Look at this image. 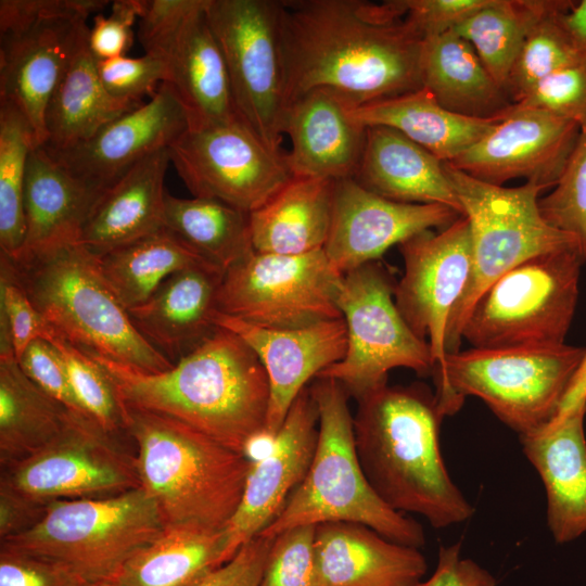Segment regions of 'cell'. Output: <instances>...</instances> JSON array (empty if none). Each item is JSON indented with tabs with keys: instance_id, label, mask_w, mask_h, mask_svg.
I'll use <instances>...</instances> for the list:
<instances>
[{
	"instance_id": "obj_21",
	"label": "cell",
	"mask_w": 586,
	"mask_h": 586,
	"mask_svg": "<svg viewBox=\"0 0 586 586\" xmlns=\"http://www.w3.org/2000/svg\"><path fill=\"white\" fill-rule=\"evenodd\" d=\"M318 423L317 404L308 385L269 438L268 451L252 463L238 510L222 531L226 562L275 520L305 477L317 446Z\"/></svg>"
},
{
	"instance_id": "obj_10",
	"label": "cell",
	"mask_w": 586,
	"mask_h": 586,
	"mask_svg": "<svg viewBox=\"0 0 586 586\" xmlns=\"http://www.w3.org/2000/svg\"><path fill=\"white\" fill-rule=\"evenodd\" d=\"M582 249L536 255L496 280L462 330L474 348L563 344L578 298Z\"/></svg>"
},
{
	"instance_id": "obj_55",
	"label": "cell",
	"mask_w": 586,
	"mask_h": 586,
	"mask_svg": "<svg viewBox=\"0 0 586 586\" xmlns=\"http://www.w3.org/2000/svg\"><path fill=\"white\" fill-rule=\"evenodd\" d=\"M48 505L0 484V540L33 528L43 518Z\"/></svg>"
},
{
	"instance_id": "obj_33",
	"label": "cell",
	"mask_w": 586,
	"mask_h": 586,
	"mask_svg": "<svg viewBox=\"0 0 586 586\" xmlns=\"http://www.w3.org/2000/svg\"><path fill=\"white\" fill-rule=\"evenodd\" d=\"M421 80L445 109L460 115L494 118L513 104L473 47L454 30L423 41Z\"/></svg>"
},
{
	"instance_id": "obj_17",
	"label": "cell",
	"mask_w": 586,
	"mask_h": 586,
	"mask_svg": "<svg viewBox=\"0 0 586 586\" xmlns=\"http://www.w3.org/2000/svg\"><path fill=\"white\" fill-rule=\"evenodd\" d=\"M398 247L404 273L395 285V304L412 332L429 343L435 372L445 366L449 318L470 279V226L460 216L448 227L422 231Z\"/></svg>"
},
{
	"instance_id": "obj_50",
	"label": "cell",
	"mask_w": 586,
	"mask_h": 586,
	"mask_svg": "<svg viewBox=\"0 0 586 586\" xmlns=\"http://www.w3.org/2000/svg\"><path fill=\"white\" fill-rule=\"evenodd\" d=\"M206 3L207 0H141L138 39L145 53H155Z\"/></svg>"
},
{
	"instance_id": "obj_11",
	"label": "cell",
	"mask_w": 586,
	"mask_h": 586,
	"mask_svg": "<svg viewBox=\"0 0 586 586\" xmlns=\"http://www.w3.org/2000/svg\"><path fill=\"white\" fill-rule=\"evenodd\" d=\"M99 10L97 0L0 1V99L26 116L38 146L49 101Z\"/></svg>"
},
{
	"instance_id": "obj_7",
	"label": "cell",
	"mask_w": 586,
	"mask_h": 586,
	"mask_svg": "<svg viewBox=\"0 0 586 586\" xmlns=\"http://www.w3.org/2000/svg\"><path fill=\"white\" fill-rule=\"evenodd\" d=\"M585 358V347L565 343L458 351L433 373L435 396L445 416L475 396L519 436L530 434L558 415Z\"/></svg>"
},
{
	"instance_id": "obj_1",
	"label": "cell",
	"mask_w": 586,
	"mask_h": 586,
	"mask_svg": "<svg viewBox=\"0 0 586 586\" xmlns=\"http://www.w3.org/2000/svg\"><path fill=\"white\" fill-rule=\"evenodd\" d=\"M405 15L403 0L282 1L288 105L318 88L355 105L422 88L424 40Z\"/></svg>"
},
{
	"instance_id": "obj_25",
	"label": "cell",
	"mask_w": 586,
	"mask_h": 586,
	"mask_svg": "<svg viewBox=\"0 0 586 586\" xmlns=\"http://www.w3.org/2000/svg\"><path fill=\"white\" fill-rule=\"evenodd\" d=\"M317 586H417L428 570L418 548L345 521L316 525Z\"/></svg>"
},
{
	"instance_id": "obj_9",
	"label": "cell",
	"mask_w": 586,
	"mask_h": 586,
	"mask_svg": "<svg viewBox=\"0 0 586 586\" xmlns=\"http://www.w3.org/2000/svg\"><path fill=\"white\" fill-rule=\"evenodd\" d=\"M165 527L156 502L140 486L110 497L50 502L33 528L0 544L62 563L94 582L112 578Z\"/></svg>"
},
{
	"instance_id": "obj_2",
	"label": "cell",
	"mask_w": 586,
	"mask_h": 586,
	"mask_svg": "<svg viewBox=\"0 0 586 586\" xmlns=\"http://www.w3.org/2000/svg\"><path fill=\"white\" fill-rule=\"evenodd\" d=\"M86 353L104 369L124 405L181 422L245 455L265 433L270 402L266 370L230 330L217 327L162 372Z\"/></svg>"
},
{
	"instance_id": "obj_43",
	"label": "cell",
	"mask_w": 586,
	"mask_h": 586,
	"mask_svg": "<svg viewBox=\"0 0 586 586\" xmlns=\"http://www.w3.org/2000/svg\"><path fill=\"white\" fill-rule=\"evenodd\" d=\"M53 329L31 303L11 258L0 254V359L15 358Z\"/></svg>"
},
{
	"instance_id": "obj_13",
	"label": "cell",
	"mask_w": 586,
	"mask_h": 586,
	"mask_svg": "<svg viewBox=\"0 0 586 586\" xmlns=\"http://www.w3.org/2000/svg\"><path fill=\"white\" fill-rule=\"evenodd\" d=\"M206 15L239 116L270 149L282 152L288 107L282 1L208 0Z\"/></svg>"
},
{
	"instance_id": "obj_4",
	"label": "cell",
	"mask_w": 586,
	"mask_h": 586,
	"mask_svg": "<svg viewBox=\"0 0 586 586\" xmlns=\"http://www.w3.org/2000/svg\"><path fill=\"white\" fill-rule=\"evenodd\" d=\"M122 405L141 486L165 526L224 531L240 505L250 456L170 418Z\"/></svg>"
},
{
	"instance_id": "obj_6",
	"label": "cell",
	"mask_w": 586,
	"mask_h": 586,
	"mask_svg": "<svg viewBox=\"0 0 586 586\" xmlns=\"http://www.w3.org/2000/svg\"><path fill=\"white\" fill-rule=\"evenodd\" d=\"M12 262L36 309L73 345L145 372L173 367L138 332L101 275L97 256L79 243Z\"/></svg>"
},
{
	"instance_id": "obj_44",
	"label": "cell",
	"mask_w": 586,
	"mask_h": 586,
	"mask_svg": "<svg viewBox=\"0 0 586 586\" xmlns=\"http://www.w3.org/2000/svg\"><path fill=\"white\" fill-rule=\"evenodd\" d=\"M538 207L552 227L575 235L586 250V120L552 191Z\"/></svg>"
},
{
	"instance_id": "obj_23",
	"label": "cell",
	"mask_w": 586,
	"mask_h": 586,
	"mask_svg": "<svg viewBox=\"0 0 586 586\" xmlns=\"http://www.w3.org/2000/svg\"><path fill=\"white\" fill-rule=\"evenodd\" d=\"M354 105L326 88L309 90L289 103L283 133L291 140L285 160L293 176L354 178L367 130L353 116Z\"/></svg>"
},
{
	"instance_id": "obj_38",
	"label": "cell",
	"mask_w": 586,
	"mask_h": 586,
	"mask_svg": "<svg viewBox=\"0 0 586 586\" xmlns=\"http://www.w3.org/2000/svg\"><path fill=\"white\" fill-rule=\"evenodd\" d=\"M164 228L224 272L254 252L249 213L214 199L166 193Z\"/></svg>"
},
{
	"instance_id": "obj_47",
	"label": "cell",
	"mask_w": 586,
	"mask_h": 586,
	"mask_svg": "<svg viewBox=\"0 0 586 586\" xmlns=\"http://www.w3.org/2000/svg\"><path fill=\"white\" fill-rule=\"evenodd\" d=\"M98 72L112 97L133 103H141L142 97L152 95L161 84L169 81L166 61L148 53L98 61Z\"/></svg>"
},
{
	"instance_id": "obj_5",
	"label": "cell",
	"mask_w": 586,
	"mask_h": 586,
	"mask_svg": "<svg viewBox=\"0 0 586 586\" xmlns=\"http://www.w3.org/2000/svg\"><path fill=\"white\" fill-rule=\"evenodd\" d=\"M309 388L319 413L310 467L260 534L276 537L300 525L345 521L367 525L394 543L423 547L422 525L384 504L364 474L355 449L347 391L330 378H316Z\"/></svg>"
},
{
	"instance_id": "obj_27",
	"label": "cell",
	"mask_w": 586,
	"mask_h": 586,
	"mask_svg": "<svg viewBox=\"0 0 586 586\" xmlns=\"http://www.w3.org/2000/svg\"><path fill=\"white\" fill-rule=\"evenodd\" d=\"M207 4L152 54L166 61L168 82L174 86L187 111L189 128L227 124L241 118L221 49L208 23Z\"/></svg>"
},
{
	"instance_id": "obj_45",
	"label": "cell",
	"mask_w": 586,
	"mask_h": 586,
	"mask_svg": "<svg viewBox=\"0 0 586 586\" xmlns=\"http://www.w3.org/2000/svg\"><path fill=\"white\" fill-rule=\"evenodd\" d=\"M316 525H300L278 534L259 586H317Z\"/></svg>"
},
{
	"instance_id": "obj_16",
	"label": "cell",
	"mask_w": 586,
	"mask_h": 586,
	"mask_svg": "<svg viewBox=\"0 0 586 586\" xmlns=\"http://www.w3.org/2000/svg\"><path fill=\"white\" fill-rule=\"evenodd\" d=\"M85 415L72 413L65 430L34 455L1 468L0 484L43 504L102 498L141 486L136 457Z\"/></svg>"
},
{
	"instance_id": "obj_57",
	"label": "cell",
	"mask_w": 586,
	"mask_h": 586,
	"mask_svg": "<svg viewBox=\"0 0 586 586\" xmlns=\"http://www.w3.org/2000/svg\"><path fill=\"white\" fill-rule=\"evenodd\" d=\"M81 586H114V585L111 581L104 579V581L86 582Z\"/></svg>"
},
{
	"instance_id": "obj_49",
	"label": "cell",
	"mask_w": 586,
	"mask_h": 586,
	"mask_svg": "<svg viewBox=\"0 0 586 586\" xmlns=\"http://www.w3.org/2000/svg\"><path fill=\"white\" fill-rule=\"evenodd\" d=\"M85 583L62 563L0 544V586H81Z\"/></svg>"
},
{
	"instance_id": "obj_3",
	"label": "cell",
	"mask_w": 586,
	"mask_h": 586,
	"mask_svg": "<svg viewBox=\"0 0 586 586\" xmlns=\"http://www.w3.org/2000/svg\"><path fill=\"white\" fill-rule=\"evenodd\" d=\"M444 417L420 383L380 386L357 399L353 416L357 458L372 489L393 510L419 514L436 530L474 513L441 453Z\"/></svg>"
},
{
	"instance_id": "obj_14",
	"label": "cell",
	"mask_w": 586,
	"mask_h": 586,
	"mask_svg": "<svg viewBox=\"0 0 586 586\" xmlns=\"http://www.w3.org/2000/svg\"><path fill=\"white\" fill-rule=\"evenodd\" d=\"M343 275L323 250L301 255L253 252L224 273L217 310L266 329H298L342 318Z\"/></svg>"
},
{
	"instance_id": "obj_46",
	"label": "cell",
	"mask_w": 586,
	"mask_h": 586,
	"mask_svg": "<svg viewBox=\"0 0 586 586\" xmlns=\"http://www.w3.org/2000/svg\"><path fill=\"white\" fill-rule=\"evenodd\" d=\"M513 104L548 112L581 126L586 120V63L581 61L550 74Z\"/></svg>"
},
{
	"instance_id": "obj_28",
	"label": "cell",
	"mask_w": 586,
	"mask_h": 586,
	"mask_svg": "<svg viewBox=\"0 0 586 586\" xmlns=\"http://www.w3.org/2000/svg\"><path fill=\"white\" fill-rule=\"evenodd\" d=\"M103 193L104 190L74 176L44 148H35L28 157L24 188L25 240L13 260L78 243L81 229Z\"/></svg>"
},
{
	"instance_id": "obj_30",
	"label": "cell",
	"mask_w": 586,
	"mask_h": 586,
	"mask_svg": "<svg viewBox=\"0 0 586 586\" xmlns=\"http://www.w3.org/2000/svg\"><path fill=\"white\" fill-rule=\"evenodd\" d=\"M169 163L168 149L157 151L105 190L78 243L99 256L164 228V180Z\"/></svg>"
},
{
	"instance_id": "obj_39",
	"label": "cell",
	"mask_w": 586,
	"mask_h": 586,
	"mask_svg": "<svg viewBox=\"0 0 586 586\" xmlns=\"http://www.w3.org/2000/svg\"><path fill=\"white\" fill-rule=\"evenodd\" d=\"M565 3L563 0H491L453 30L473 47L489 74L505 89L528 33L544 16Z\"/></svg>"
},
{
	"instance_id": "obj_54",
	"label": "cell",
	"mask_w": 586,
	"mask_h": 586,
	"mask_svg": "<svg viewBox=\"0 0 586 586\" xmlns=\"http://www.w3.org/2000/svg\"><path fill=\"white\" fill-rule=\"evenodd\" d=\"M496 578L471 559L461 557V544L441 546L433 574L417 586H496Z\"/></svg>"
},
{
	"instance_id": "obj_8",
	"label": "cell",
	"mask_w": 586,
	"mask_h": 586,
	"mask_svg": "<svg viewBox=\"0 0 586 586\" xmlns=\"http://www.w3.org/2000/svg\"><path fill=\"white\" fill-rule=\"evenodd\" d=\"M446 175L470 226L471 273L466 291L453 310L446 353L459 351L462 330L479 298L501 276L540 254L586 250L573 234L549 225L538 207L540 186L515 188L481 181L444 162Z\"/></svg>"
},
{
	"instance_id": "obj_48",
	"label": "cell",
	"mask_w": 586,
	"mask_h": 586,
	"mask_svg": "<svg viewBox=\"0 0 586 586\" xmlns=\"http://www.w3.org/2000/svg\"><path fill=\"white\" fill-rule=\"evenodd\" d=\"M17 362L34 383L69 411L88 416L72 388L60 352L50 341L34 340L20 356Z\"/></svg>"
},
{
	"instance_id": "obj_42",
	"label": "cell",
	"mask_w": 586,
	"mask_h": 586,
	"mask_svg": "<svg viewBox=\"0 0 586 586\" xmlns=\"http://www.w3.org/2000/svg\"><path fill=\"white\" fill-rule=\"evenodd\" d=\"M48 341L60 352L72 388L85 412L111 433L124 431L122 402L101 365L54 330Z\"/></svg>"
},
{
	"instance_id": "obj_29",
	"label": "cell",
	"mask_w": 586,
	"mask_h": 586,
	"mask_svg": "<svg viewBox=\"0 0 586 586\" xmlns=\"http://www.w3.org/2000/svg\"><path fill=\"white\" fill-rule=\"evenodd\" d=\"M353 179L368 191L395 202L442 204L462 215L444 162L390 127H367L364 152Z\"/></svg>"
},
{
	"instance_id": "obj_15",
	"label": "cell",
	"mask_w": 586,
	"mask_h": 586,
	"mask_svg": "<svg viewBox=\"0 0 586 586\" xmlns=\"http://www.w3.org/2000/svg\"><path fill=\"white\" fill-rule=\"evenodd\" d=\"M168 153L193 196L214 199L249 214L293 177L285 153L270 149L241 118L189 128Z\"/></svg>"
},
{
	"instance_id": "obj_22",
	"label": "cell",
	"mask_w": 586,
	"mask_h": 586,
	"mask_svg": "<svg viewBox=\"0 0 586 586\" xmlns=\"http://www.w3.org/2000/svg\"><path fill=\"white\" fill-rule=\"evenodd\" d=\"M215 324L240 336L264 366L270 402L264 437L272 438L308 382L343 359L347 329L343 318L298 329H266L238 318L215 315Z\"/></svg>"
},
{
	"instance_id": "obj_51",
	"label": "cell",
	"mask_w": 586,
	"mask_h": 586,
	"mask_svg": "<svg viewBox=\"0 0 586 586\" xmlns=\"http://www.w3.org/2000/svg\"><path fill=\"white\" fill-rule=\"evenodd\" d=\"M140 10L141 0H116L107 17L102 13L93 16L88 46L98 61L125 55L132 44V26L138 22Z\"/></svg>"
},
{
	"instance_id": "obj_40",
	"label": "cell",
	"mask_w": 586,
	"mask_h": 586,
	"mask_svg": "<svg viewBox=\"0 0 586 586\" xmlns=\"http://www.w3.org/2000/svg\"><path fill=\"white\" fill-rule=\"evenodd\" d=\"M37 146L26 116L12 102L0 99V253L12 259L24 245L26 168Z\"/></svg>"
},
{
	"instance_id": "obj_18",
	"label": "cell",
	"mask_w": 586,
	"mask_h": 586,
	"mask_svg": "<svg viewBox=\"0 0 586 586\" xmlns=\"http://www.w3.org/2000/svg\"><path fill=\"white\" fill-rule=\"evenodd\" d=\"M579 128L574 120L512 104L489 132L450 164L492 184L524 178L546 190L558 182Z\"/></svg>"
},
{
	"instance_id": "obj_53",
	"label": "cell",
	"mask_w": 586,
	"mask_h": 586,
	"mask_svg": "<svg viewBox=\"0 0 586 586\" xmlns=\"http://www.w3.org/2000/svg\"><path fill=\"white\" fill-rule=\"evenodd\" d=\"M273 539L262 534L249 539L195 586H259Z\"/></svg>"
},
{
	"instance_id": "obj_35",
	"label": "cell",
	"mask_w": 586,
	"mask_h": 586,
	"mask_svg": "<svg viewBox=\"0 0 586 586\" xmlns=\"http://www.w3.org/2000/svg\"><path fill=\"white\" fill-rule=\"evenodd\" d=\"M72 411L20 368L15 358L0 359V464L5 468L53 442Z\"/></svg>"
},
{
	"instance_id": "obj_31",
	"label": "cell",
	"mask_w": 586,
	"mask_h": 586,
	"mask_svg": "<svg viewBox=\"0 0 586 586\" xmlns=\"http://www.w3.org/2000/svg\"><path fill=\"white\" fill-rule=\"evenodd\" d=\"M335 181L293 176L265 204L251 212L254 251L301 255L323 250L332 222Z\"/></svg>"
},
{
	"instance_id": "obj_26",
	"label": "cell",
	"mask_w": 586,
	"mask_h": 586,
	"mask_svg": "<svg viewBox=\"0 0 586 586\" xmlns=\"http://www.w3.org/2000/svg\"><path fill=\"white\" fill-rule=\"evenodd\" d=\"M224 271L195 266L169 276L141 305L128 309L138 332L173 365L217 328V294Z\"/></svg>"
},
{
	"instance_id": "obj_20",
	"label": "cell",
	"mask_w": 586,
	"mask_h": 586,
	"mask_svg": "<svg viewBox=\"0 0 586 586\" xmlns=\"http://www.w3.org/2000/svg\"><path fill=\"white\" fill-rule=\"evenodd\" d=\"M460 216L442 204L395 202L368 191L353 178L340 179L323 252L344 275L379 260L391 246L422 231L448 227Z\"/></svg>"
},
{
	"instance_id": "obj_52",
	"label": "cell",
	"mask_w": 586,
	"mask_h": 586,
	"mask_svg": "<svg viewBox=\"0 0 586 586\" xmlns=\"http://www.w3.org/2000/svg\"><path fill=\"white\" fill-rule=\"evenodd\" d=\"M491 0H403L405 21L423 40L453 30Z\"/></svg>"
},
{
	"instance_id": "obj_36",
	"label": "cell",
	"mask_w": 586,
	"mask_h": 586,
	"mask_svg": "<svg viewBox=\"0 0 586 586\" xmlns=\"http://www.w3.org/2000/svg\"><path fill=\"white\" fill-rule=\"evenodd\" d=\"M225 562L222 531L165 527L109 581L114 586H195Z\"/></svg>"
},
{
	"instance_id": "obj_34",
	"label": "cell",
	"mask_w": 586,
	"mask_h": 586,
	"mask_svg": "<svg viewBox=\"0 0 586 586\" xmlns=\"http://www.w3.org/2000/svg\"><path fill=\"white\" fill-rule=\"evenodd\" d=\"M140 104L116 99L106 91L87 34L49 101L44 115L46 142L41 146L50 150L72 146Z\"/></svg>"
},
{
	"instance_id": "obj_19",
	"label": "cell",
	"mask_w": 586,
	"mask_h": 586,
	"mask_svg": "<svg viewBox=\"0 0 586 586\" xmlns=\"http://www.w3.org/2000/svg\"><path fill=\"white\" fill-rule=\"evenodd\" d=\"M189 127L178 93L165 81L149 101L111 120L90 138L66 149H44L74 176L105 191L137 163L168 149Z\"/></svg>"
},
{
	"instance_id": "obj_41",
	"label": "cell",
	"mask_w": 586,
	"mask_h": 586,
	"mask_svg": "<svg viewBox=\"0 0 586 586\" xmlns=\"http://www.w3.org/2000/svg\"><path fill=\"white\" fill-rule=\"evenodd\" d=\"M572 1L544 16L528 33L509 73L505 90L512 103L522 100L550 74L581 62L558 13Z\"/></svg>"
},
{
	"instance_id": "obj_24",
	"label": "cell",
	"mask_w": 586,
	"mask_h": 586,
	"mask_svg": "<svg viewBox=\"0 0 586 586\" xmlns=\"http://www.w3.org/2000/svg\"><path fill=\"white\" fill-rule=\"evenodd\" d=\"M586 405L557 415L539 430L520 435L547 498V525L558 544L586 532Z\"/></svg>"
},
{
	"instance_id": "obj_12",
	"label": "cell",
	"mask_w": 586,
	"mask_h": 586,
	"mask_svg": "<svg viewBox=\"0 0 586 586\" xmlns=\"http://www.w3.org/2000/svg\"><path fill=\"white\" fill-rule=\"evenodd\" d=\"M395 285L379 260L343 275L336 303L347 329L346 353L317 378L336 380L356 400L387 384L395 368L420 375L435 370L429 343L412 332L396 307Z\"/></svg>"
},
{
	"instance_id": "obj_32",
	"label": "cell",
	"mask_w": 586,
	"mask_h": 586,
	"mask_svg": "<svg viewBox=\"0 0 586 586\" xmlns=\"http://www.w3.org/2000/svg\"><path fill=\"white\" fill-rule=\"evenodd\" d=\"M353 116L366 127L393 128L443 162L450 163L501 119L475 118L445 109L425 88L390 99L354 105Z\"/></svg>"
},
{
	"instance_id": "obj_37",
	"label": "cell",
	"mask_w": 586,
	"mask_h": 586,
	"mask_svg": "<svg viewBox=\"0 0 586 586\" xmlns=\"http://www.w3.org/2000/svg\"><path fill=\"white\" fill-rule=\"evenodd\" d=\"M97 259L101 275L127 310L144 303L173 273L195 266H213L165 228Z\"/></svg>"
},
{
	"instance_id": "obj_56",
	"label": "cell",
	"mask_w": 586,
	"mask_h": 586,
	"mask_svg": "<svg viewBox=\"0 0 586 586\" xmlns=\"http://www.w3.org/2000/svg\"><path fill=\"white\" fill-rule=\"evenodd\" d=\"M558 20L581 61L586 63V0L572 1L558 13Z\"/></svg>"
}]
</instances>
